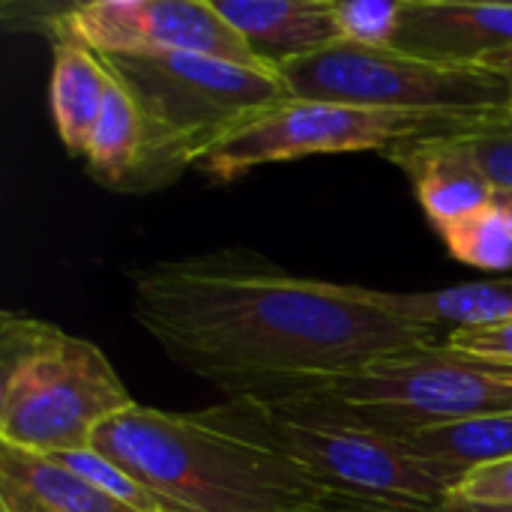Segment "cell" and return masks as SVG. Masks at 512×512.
Returning a JSON list of instances; mask_svg holds the SVG:
<instances>
[{
    "label": "cell",
    "mask_w": 512,
    "mask_h": 512,
    "mask_svg": "<svg viewBox=\"0 0 512 512\" xmlns=\"http://www.w3.org/2000/svg\"><path fill=\"white\" fill-rule=\"evenodd\" d=\"M141 114V153L120 186L147 195L195 168L240 120L288 99L276 69L204 54H99Z\"/></svg>",
    "instance_id": "cell-4"
},
{
    "label": "cell",
    "mask_w": 512,
    "mask_h": 512,
    "mask_svg": "<svg viewBox=\"0 0 512 512\" xmlns=\"http://www.w3.org/2000/svg\"><path fill=\"white\" fill-rule=\"evenodd\" d=\"M438 512H512V504H465L450 498Z\"/></svg>",
    "instance_id": "cell-25"
},
{
    "label": "cell",
    "mask_w": 512,
    "mask_h": 512,
    "mask_svg": "<svg viewBox=\"0 0 512 512\" xmlns=\"http://www.w3.org/2000/svg\"><path fill=\"white\" fill-rule=\"evenodd\" d=\"M108 81H111V69L93 48L69 36H54L51 87H48L51 117L66 153L75 159H84L87 153L90 132L105 105Z\"/></svg>",
    "instance_id": "cell-14"
},
{
    "label": "cell",
    "mask_w": 512,
    "mask_h": 512,
    "mask_svg": "<svg viewBox=\"0 0 512 512\" xmlns=\"http://www.w3.org/2000/svg\"><path fill=\"white\" fill-rule=\"evenodd\" d=\"M288 93L354 108L405 111L450 120L510 114V84L486 66H450L396 48L333 42L315 54L276 66Z\"/></svg>",
    "instance_id": "cell-7"
},
{
    "label": "cell",
    "mask_w": 512,
    "mask_h": 512,
    "mask_svg": "<svg viewBox=\"0 0 512 512\" xmlns=\"http://www.w3.org/2000/svg\"><path fill=\"white\" fill-rule=\"evenodd\" d=\"M396 51L450 66H483L512 48V3L402 0Z\"/></svg>",
    "instance_id": "cell-10"
},
{
    "label": "cell",
    "mask_w": 512,
    "mask_h": 512,
    "mask_svg": "<svg viewBox=\"0 0 512 512\" xmlns=\"http://www.w3.org/2000/svg\"><path fill=\"white\" fill-rule=\"evenodd\" d=\"M450 138L471 153L498 195H512V114L465 123Z\"/></svg>",
    "instance_id": "cell-19"
},
{
    "label": "cell",
    "mask_w": 512,
    "mask_h": 512,
    "mask_svg": "<svg viewBox=\"0 0 512 512\" xmlns=\"http://www.w3.org/2000/svg\"><path fill=\"white\" fill-rule=\"evenodd\" d=\"M138 153H141V114L126 84L111 72L105 105L90 132L84 159L90 174L102 186L120 192V186L126 183V177L138 162Z\"/></svg>",
    "instance_id": "cell-16"
},
{
    "label": "cell",
    "mask_w": 512,
    "mask_h": 512,
    "mask_svg": "<svg viewBox=\"0 0 512 512\" xmlns=\"http://www.w3.org/2000/svg\"><path fill=\"white\" fill-rule=\"evenodd\" d=\"M48 33L96 54H204L240 66H267L207 0H87L60 9Z\"/></svg>",
    "instance_id": "cell-9"
},
{
    "label": "cell",
    "mask_w": 512,
    "mask_h": 512,
    "mask_svg": "<svg viewBox=\"0 0 512 512\" xmlns=\"http://www.w3.org/2000/svg\"><path fill=\"white\" fill-rule=\"evenodd\" d=\"M132 405L102 348L33 315H0L3 447L39 456L87 450L96 429Z\"/></svg>",
    "instance_id": "cell-5"
},
{
    "label": "cell",
    "mask_w": 512,
    "mask_h": 512,
    "mask_svg": "<svg viewBox=\"0 0 512 512\" xmlns=\"http://www.w3.org/2000/svg\"><path fill=\"white\" fill-rule=\"evenodd\" d=\"M204 414L252 438L318 486L348 504L438 512L465 480L468 468L417 453L402 438H390L300 402L225 399Z\"/></svg>",
    "instance_id": "cell-3"
},
{
    "label": "cell",
    "mask_w": 512,
    "mask_h": 512,
    "mask_svg": "<svg viewBox=\"0 0 512 512\" xmlns=\"http://www.w3.org/2000/svg\"><path fill=\"white\" fill-rule=\"evenodd\" d=\"M0 512H138L60 462L0 444Z\"/></svg>",
    "instance_id": "cell-13"
},
{
    "label": "cell",
    "mask_w": 512,
    "mask_h": 512,
    "mask_svg": "<svg viewBox=\"0 0 512 512\" xmlns=\"http://www.w3.org/2000/svg\"><path fill=\"white\" fill-rule=\"evenodd\" d=\"M285 402L318 408L390 438H411L426 429L512 414V360L432 342Z\"/></svg>",
    "instance_id": "cell-6"
},
{
    "label": "cell",
    "mask_w": 512,
    "mask_h": 512,
    "mask_svg": "<svg viewBox=\"0 0 512 512\" xmlns=\"http://www.w3.org/2000/svg\"><path fill=\"white\" fill-rule=\"evenodd\" d=\"M447 252L468 267H480L489 273L512 270V213L501 201L447 225L438 231Z\"/></svg>",
    "instance_id": "cell-18"
},
{
    "label": "cell",
    "mask_w": 512,
    "mask_h": 512,
    "mask_svg": "<svg viewBox=\"0 0 512 512\" xmlns=\"http://www.w3.org/2000/svg\"><path fill=\"white\" fill-rule=\"evenodd\" d=\"M93 450L126 468L168 512H321L339 501L276 450L204 411L132 405L102 423Z\"/></svg>",
    "instance_id": "cell-2"
},
{
    "label": "cell",
    "mask_w": 512,
    "mask_h": 512,
    "mask_svg": "<svg viewBox=\"0 0 512 512\" xmlns=\"http://www.w3.org/2000/svg\"><path fill=\"white\" fill-rule=\"evenodd\" d=\"M333 12L345 42L393 48L402 18V0H333Z\"/></svg>",
    "instance_id": "cell-21"
},
{
    "label": "cell",
    "mask_w": 512,
    "mask_h": 512,
    "mask_svg": "<svg viewBox=\"0 0 512 512\" xmlns=\"http://www.w3.org/2000/svg\"><path fill=\"white\" fill-rule=\"evenodd\" d=\"M213 6L273 69L342 39L333 0H213Z\"/></svg>",
    "instance_id": "cell-12"
},
{
    "label": "cell",
    "mask_w": 512,
    "mask_h": 512,
    "mask_svg": "<svg viewBox=\"0 0 512 512\" xmlns=\"http://www.w3.org/2000/svg\"><path fill=\"white\" fill-rule=\"evenodd\" d=\"M321 512H417V510H396V507H375V504H333Z\"/></svg>",
    "instance_id": "cell-26"
},
{
    "label": "cell",
    "mask_w": 512,
    "mask_h": 512,
    "mask_svg": "<svg viewBox=\"0 0 512 512\" xmlns=\"http://www.w3.org/2000/svg\"><path fill=\"white\" fill-rule=\"evenodd\" d=\"M459 126H465V120L288 96L240 120L195 165V171H201L213 183H231L261 165L294 162L321 153H384L402 141L453 132Z\"/></svg>",
    "instance_id": "cell-8"
},
{
    "label": "cell",
    "mask_w": 512,
    "mask_h": 512,
    "mask_svg": "<svg viewBox=\"0 0 512 512\" xmlns=\"http://www.w3.org/2000/svg\"><path fill=\"white\" fill-rule=\"evenodd\" d=\"M456 351L477 354V357H495L512 360V321L492 324V327H471V330H450L444 339Z\"/></svg>",
    "instance_id": "cell-23"
},
{
    "label": "cell",
    "mask_w": 512,
    "mask_h": 512,
    "mask_svg": "<svg viewBox=\"0 0 512 512\" xmlns=\"http://www.w3.org/2000/svg\"><path fill=\"white\" fill-rule=\"evenodd\" d=\"M384 156L408 174L414 195L435 231H444L447 225L498 201L489 177L480 171L471 153L450 138V132L402 141L384 150Z\"/></svg>",
    "instance_id": "cell-11"
},
{
    "label": "cell",
    "mask_w": 512,
    "mask_h": 512,
    "mask_svg": "<svg viewBox=\"0 0 512 512\" xmlns=\"http://www.w3.org/2000/svg\"><path fill=\"white\" fill-rule=\"evenodd\" d=\"M483 66H486V69H492V72H498V75L510 84V93H512V48H507V51H498V54H492V57H486V60H483ZM510 114H512V102H510Z\"/></svg>",
    "instance_id": "cell-24"
},
{
    "label": "cell",
    "mask_w": 512,
    "mask_h": 512,
    "mask_svg": "<svg viewBox=\"0 0 512 512\" xmlns=\"http://www.w3.org/2000/svg\"><path fill=\"white\" fill-rule=\"evenodd\" d=\"M372 294L387 312L432 330H441L444 324L453 330H471L512 321V279L465 282L438 291L372 288Z\"/></svg>",
    "instance_id": "cell-15"
},
{
    "label": "cell",
    "mask_w": 512,
    "mask_h": 512,
    "mask_svg": "<svg viewBox=\"0 0 512 512\" xmlns=\"http://www.w3.org/2000/svg\"><path fill=\"white\" fill-rule=\"evenodd\" d=\"M411 444L417 453L462 465V468H477L489 462L512 459V414H495L483 420H468V423H453L441 429H426L411 438H402Z\"/></svg>",
    "instance_id": "cell-17"
},
{
    "label": "cell",
    "mask_w": 512,
    "mask_h": 512,
    "mask_svg": "<svg viewBox=\"0 0 512 512\" xmlns=\"http://www.w3.org/2000/svg\"><path fill=\"white\" fill-rule=\"evenodd\" d=\"M501 201H504V204L510 207V213H512V195H501Z\"/></svg>",
    "instance_id": "cell-27"
},
{
    "label": "cell",
    "mask_w": 512,
    "mask_h": 512,
    "mask_svg": "<svg viewBox=\"0 0 512 512\" xmlns=\"http://www.w3.org/2000/svg\"><path fill=\"white\" fill-rule=\"evenodd\" d=\"M54 462H60L63 468H69L72 474H78L81 480H87L90 486H96L99 492H105L108 498L132 507L138 512H168L165 504L147 489L141 486L126 468H120L117 462H111L108 456H102L99 450L87 447V450H75V453H57L48 456Z\"/></svg>",
    "instance_id": "cell-20"
},
{
    "label": "cell",
    "mask_w": 512,
    "mask_h": 512,
    "mask_svg": "<svg viewBox=\"0 0 512 512\" xmlns=\"http://www.w3.org/2000/svg\"><path fill=\"white\" fill-rule=\"evenodd\" d=\"M450 498L465 504H512V459L471 468Z\"/></svg>",
    "instance_id": "cell-22"
},
{
    "label": "cell",
    "mask_w": 512,
    "mask_h": 512,
    "mask_svg": "<svg viewBox=\"0 0 512 512\" xmlns=\"http://www.w3.org/2000/svg\"><path fill=\"white\" fill-rule=\"evenodd\" d=\"M129 282L135 321L228 399H297L438 336L372 288L294 276L246 249L150 261Z\"/></svg>",
    "instance_id": "cell-1"
}]
</instances>
